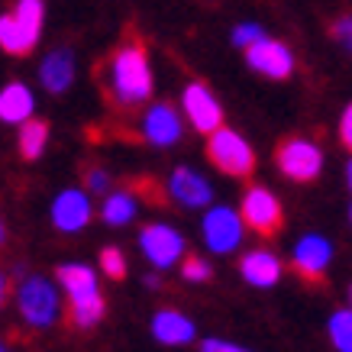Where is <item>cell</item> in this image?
Segmentation results:
<instances>
[{"label":"cell","mask_w":352,"mask_h":352,"mask_svg":"<svg viewBox=\"0 0 352 352\" xmlns=\"http://www.w3.org/2000/svg\"><path fill=\"white\" fill-rule=\"evenodd\" d=\"M184 136V113L178 107H171L168 100H155L142 107L139 117V139L152 146V149H171L178 146Z\"/></svg>","instance_id":"cell-12"},{"label":"cell","mask_w":352,"mask_h":352,"mask_svg":"<svg viewBox=\"0 0 352 352\" xmlns=\"http://www.w3.org/2000/svg\"><path fill=\"white\" fill-rule=\"evenodd\" d=\"M85 191L94 194V197H104V194L113 191V178H110L107 168H100V165H91L85 171Z\"/></svg>","instance_id":"cell-25"},{"label":"cell","mask_w":352,"mask_h":352,"mask_svg":"<svg viewBox=\"0 0 352 352\" xmlns=\"http://www.w3.org/2000/svg\"><path fill=\"white\" fill-rule=\"evenodd\" d=\"M94 217H97L94 194H87L85 188H65V191L55 194L52 207H49V220L65 236H75L81 230H87Z\"/></svg>","instance_id":"cell-14"},{"label":"cell","mask_w":352,"mask_h":352,"mask_svg":"<svg viewBox=\"0 0 352 352\" xmlns=\"http://www.w3.org/2000/svg\"><path fill=\"white\" fill-rule=\"evenodd\" d=\"M182 113L184 123H191L194 133H201V136H210L214 129L223 126V104L204 81H191L182 91Z\"/></svg>","instance_id":"cell-15"},{"label":"cell","mask_w":352,"mask_h":352,"mask_svg":"<svg viewBox=\"0 0 352 352\" xmlns=\"http://www.w3.org/2000/svg\"><path fill=\"white\" fill-rule=\"evenodd\" d=\"M245 62L252 72H258L262 78H272V81H288L294 75V55L285 43L278 39H268L262 36L258 43H252L245 49Z\"/></svg>","instance_id":"cell-16"},{"label":"cell","mask_w":352,"mask_h":352,"mask_svg":"<svg viewBox=\"0 0 352 352\" xmlns=\"http://www.w3.org/2000/svg\"><path fill=\"white\" fill-rule=\"evenodd\" d=\"M197 349L201 352H256L243 346V342H233V340H223V336H207V340L197 342Z\"/></svg>","instance_id":"cell-26"},{"label":"cell","mask_w":352,"mask_h":352,"mask_svg":"<svg viewBox=\"0 0 352 352\" xmlns=\"http://www.w3.org/2000/svg\"><path fill=\"white\" fill-rule=\"evenodd\" d=\"M349 226H352V204H349Z\"/></svg>","instance_id":"cell-36"},{"label":"cell","mask_w":352,"mask_h":352,"mask_svg":"<svg viewBox=\"0 0 352 352\" xmlns=\"http://www.w3.org/2000/svg\"><path fill=\"white\" fill-rule=\"evenodd\" d=\"M178 272H182V278L188 281V285H207V281L214 278V262H210L207 256H194V252H188L184 262L178 265Z\"/></svg>","instance_id":"cell-24"},{"label":"cell","mask_w":352,"mask_h":352,"mask_svg":"<svg viewBox=\"0 0 352 352\" xmlns=\"http://www.w3.org/2000/svg\"><path fill=\"white\" fill-rule=\"evenodd\" d=\"M245 236H249V226H245L239 207L210 204L207 210H201V243L210 256H239L245 249Z\"/></svg>","instance_id":"cell-4"},{"label":"cell","mask_w":352,"mask_h":352,"mask_svg":"<svg viewBox=\"0 0 352 352\" xmlns=\"http://www.w3.org/2000/svg\"><path fill=\"white\" fill-rule=\"evenodd\" d=\"M346 184H349V191H352V155H349V162H346Z\"/></svg>","instance_id":"cell-33"},{"label":"cell","mask_w":352,"mask_h":352,"mask_svg":"<svg viewBox=\"0 0 352 352\" xmlns=\"http://www.w3.org/2000/svg\"><path fill=\"white\" fill-rule=\"evenodd\" d=\"M0 352H16V349H13L10 342H7V340H3V336H0Z\"/></svg>","instance_id":"cell-34"},{"label":"cell","mask_w":352,"mask_h":352,"mask_svg":"<svg viewBox=\"0 0 352 352\" xmlns=\"http://www.w3.org/2000/svg\"><path fill=\"white\" fill-rule=\"evenodd\" d=\"M346 304H349V307H352V285H349V288H346Z\"/></svg>","instance_id":"cell-35"},{"label":"cell","mask_w":352,"mask_h":352,"mask_svg":"<svg viewBox=\"0 0 352 352\" xmlns=\"http://www.w3.org/2000/svg\"><path fill=\"white\" fill-rule=\"evenodd\" d=\"M100 91L110 100V107L123 110V113L146 107L152 100L155 78H152L146 43L136 32H129L126 39L104 58V65H100Z\"/></svg>","instance_id":"cell-1"},{"label":"cell","mask_w":352,"mask_h":352,"mask_svg":"<svg viewBox=\"0 0 352 352\" xmlns=\"http://www.w3.org/2000/svg\"><path fill=\"white\" fill-rule=\"evenodd\" d=\"M149 333H152V340L162 342V346H168V349H182V346L197 342V323L178 307L155 310L149 320Z\"/></svg>","instance_id":"cell-17"},{"label":"cell","mask_w":352,"mask_h":352,"mask_svg":"<svg viewBox=\"0 0 352 352\" xmlns=\"http://www.w3.org/2000/svg\"><path fill=\"white\" fill-rule=\"evenodd\" d=\"M162 194L168 197L175 207L182 210H207L210 204H217L214 182L204 171L191 168V165H178L171 168V175L162 184Z\"/></svg>","instance_id":"cell-11"},{"label":"cell","mask_w":352,"mask_h":352,"mask_svg":"<svg viewBox=\"0 0 352 352\" xmlns=\"http://www.w3.org/2000/svg\"><path fill=\"white\" fill-rule=\"evenodd\" d=\"M207 159L226 178H239V182L256 171V149L249 146V139L243 133H236L230 126H220L207 136Z\"/></svg>","instance_id":"cell-7"},{"label":"cell","mask_w":352,"mask_h":352,"mask_svg":"<svg viewBox=\"0 0 352 352\" xmlns=\"http://www.w3.org/2000/svg\"><path fill=\"white\" fill-rule=\"evenodd\" d=\"M55 281L65 294V317L75 330H94L107 317V298L100 291V272L87 262H62Z\"/></svg>","instance_id":"cell-2"},{"label":"cell","mask_w":352,"mask_h":352,"mask_svg":"<svg viewBox=\"0 0 352 352\" xmlns=\"http://www.w3.org/2000/svg\"><path fill=\"white\" fill-rule=\"evenodd\" d=\"M323 149L320 142H314L307 136H288L278 142L275 149V165L278 171L294 184H310L323 175Z\"/></svg>","instance_id":"cell-8"},{"label":"cell","mask_w":352,"mask_h":352,"mask_svg":"<svg viewBox=\"0 0 352 352\" xmlns=\"http://www.w3.org/2000/svg\"><path fill=\"white\" fill-rule=\"evenodd\" d=\"M45 20L43 0H16L10 13L0 16V49L7 55H30L39 43Z\"/></svg>","instance_id":"cell-6"},{"label":"cell","mask_w":352,"mask_h":352,"mask_svg":"<svg viewBox=\"0 0 352 352\" xmlns=\"http://www.w3.org/2000/svg\"><path fill=\"white\" fill-rule=\"evenodd\" d=\"M265 32H262V26H256V23H243V26H236L233 30V45H239V49H249L252 43H258Z\"/></svg>","instance_id":"cell-27"},{"label":"cell","mask_w":352,"mask_h":352,"mask_svg":"<svg viewBox=\"0 0 352 352\" xmlns=\"http://www.w3.org/2000/svg\"><path fill=\"white\" fill-rule=\"evenodd\" d=\"M16 146H20L23 162H36L49 146V123L39 117L26 120L20 126V136H16Z\"/></svg>","instance_id":"cell-21"},{"label":"cell","mask_w":352,"mask_h":352,"mask_svg":"<svg viewBox=\"0 0 352 352\" xmlns=\"http://www.w3.org/2000/svg\"><path fill=\"white\" fill-rule=\"evenodd\" d=\"M32 113H36V97L23 81H10L0 91V123L23 126L26 120H32Z\"/></svg>","instance_id":"cell-20"},{"label":"cell","mask_w":352,"mask_h":352,"mask_svg":"<svg viewBox=\"0 0 352 352\" xmlns=\"http://www.w3.org/2000/svg\"><path fill=\"white\" fill-rule=\"evenodd\" d=\"M239 214H243L249 233L262 236H275L281 226H285V207H281V197H278L272 188L265 184H249L239 197Z\"/></svg>","instance_id":"cell-10"},{"label":"cell","mask_w":352,"mask_h":352,"mask_svg":"<svg viewBox=\"0 0 352 352\" xmlns=\"http://www.w3.org/2000/svg\"><path fill=\"white\" fill-rule=\"evenodd\" d=\"M327 340L336 352H352V307H336L327 317Z\"/></svg>","instance_id":"cell-22"},{"label":"cell","mask_w":352,"mask_h":352,"mask_svg":"<svg viewBox=\"0 0 352 352\" xmlns=\"http://www.w3.org/2000/svg\"><path fill=\"white\" fill-rule=\"evenodd\" d=\"M75 81V55L72 49H52V52L43 58L39 65V85L49 91V94H65Z\"/></svg>","instance_id":"cell-19"},{"label":"cell","mask_w":352,"mask_h":352,"mask_svg":"<svg viewBox=\"0 0 352 352\" xmlns=\"http://www.w3.org/2000/svg\"><path fill=\"white\" fill-rule=\"evenodd\" d=\"M142 285H146L149 291H162V285H165V281H162V272H155V268H152L149 275L142 278Z\"/></svg>","instance_id":"cell-31"},{"label":"cell","mask_w":352,"mask_h":352,"mask_svg":"<svg viewBox=\"0 0 352 352\" xmlns=\"http://www.w3.org/2000/svg\"><path fill=\"white\" fill-rule=\"evenodd\" d=\"M333 258H336V245L330 236L317 233V230L300 233L288 249V268H294L298 278H304L310 285L327 278V272L333 268Z\"/></svg>","instance_id":"cell-9"},{"label":"cell","mask_w":352,"mask_h":352,"mask_svg":"<svg viewBox=\"0 0 352 352\" xmlns=\"http://www.w3.org/2000/svg\"><path fill=\"white\" fill-rule=\"evenodd\" d=\"M336 136H340V142H342V149H349V155H352V100L342 107V113H340V126H336Z\"/></svg>","instance_id":"cell-29"},{"label":"cell","mask_w":352,"mask_h":352,"mask_svg":"<svg viewBox=\"0 0 352 352\" xmlns=\"http://www.w3.org/2000/svg\"><path fill=\"white\" fill-rule=\"evenodd\" d=\"M236 272L249 288L256 291H272L281 285V278L288 272V262L278 256L272 245H249L236 258Z\"/></svg>","instance_id":"cell-13"},{"label":"cell","mask_w":352,"mask_h":352,"mask_svg":"<svg viewBox=\"0 0 352 352\" xmlns=\"http://www.w3.org/2000/svg\"><path fill=\"white\" fill-rule=\"evenodd\" d=\"M330 32H333V39H336V43L352 55V16L349 13H346V16H336L333 26H330Z\"/></svg>","instance_id":"cell-28"},{"label":"cell","mask_w":352,"mask_h":352,"mask_svg":"<svg viewBox=\"0 0 352 352\" xmlns=\"http://www.w3.org/2000/svg\"><path fill=\"white\" fill-rule=\"evenodd\" d=\"M136 249H139V256L149 262V268L171 272V268L182 265L184 256H188V239H184V233L175 223L152 220V223L139 226Z\"/></svg>","instance_id":"cell-5"},{"label":"cell","mask_w":352,"mask_h":352,"mask_svg":"<svg viewBox=\"0 0 352 352\" xmlns=\"http://www.w3.org/2000/svg\"><path fill=\"white\" fill-rule=\"evenodd\" d=\"M13 294V285H10V275L7 272H0V307H7V300Z\"/></svg>","instance_id":"cell-30"},{"label":"cell","mask_w":352,"mask_h":352,"mask_svg":"<svg viewBox=\"0 0 352 352\" xmlns=\"http://www.w3.org/2000/svg\"><path fill=\"white\" fill-rule=\"evenodd\" d=\"M7 245V223H3V217H0V249Z\"/></svg>","instance_id":"cell-32"},{"label":"cell","mask_w":352,"mask_h":352,"mask_svg":"<svg viewBox=\"0 0 352 352\" xmlns=\"http://www.w3.org/2000/svg\"><path fill=\"white\" fill-rule=\"evenodd\" d=\"M10 300L16 307L20 323L32 333L55 330L65 317V294L58 288V281L49 275H39V272H26L23 278H16Z\"/></svg>","instance_id":"cell-3"},{"label":"cell","mask_w":352,"mask_h":352,"mask_svg":"<svg viewBox=\"0 0 352 352\" xmlns=\"http://www.w3.org/2000/svg\"><path fill=\"white\" fill-rule=\"evenodd\" d=\"M97 272L110 281H120V278H126L129 272V262H126V252L120 249V245H104L100 249V256H97Z\"/></svg>","instance_id":"cell-23"},{"label":"cell","mask_w":352,"mask_h":352,"mask_svg":"<svg viewBox=\"0 0 352 352\" xmlns=\"http://www.w3.org/2000/svg\"><path fill=\"white\" fill-rule=\"evenodd\" d=\"M139 207H142V197H139L136 188H113L110 194L100 197L97 217H100L110 230H123V226L136 223Z\"/></svg>","instance_id":"cell-18"}]
</instances>
